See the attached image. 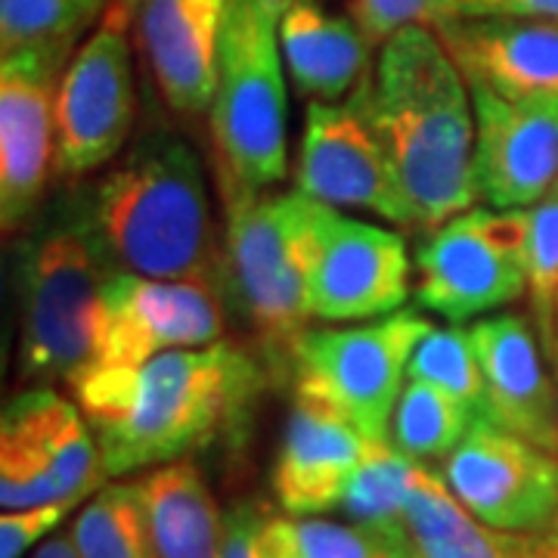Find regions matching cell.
<instances>
[{
  "label": "cell",
  "mask_w": 558,
  "mask_h": 558,
  "mask_svg": "<svg viewBox=\"0 0 558 558\" xmlns=\"http://www.w3.org/2000/svg\"><path fill=\"white\" fill-rule=\"evenodd\" d=\"M264 363L227 339L140 366H94L69 388L109 481L180 462L236 435L264 391Z\"/></svg>",
  "instance_id": "obj_1"
},
{
  "label": "cell",
  "mask_w": 558,
  "mask_h": 558,
  "mask_svg": "<svg viewBox=\"0 0 558 558\" xmlns=\"http://www.w3.org/2000/svg\"><path fill=\"white\" fill-rule=\"evenodd\" d=\"M369 112L413 233L478 205L472 87L435 28L413 25L381 44L369 72Z\"/></svg>",
  "instance_id": "obj_2"
},
{
  "label": "cell",
  "mask_w": 558,
  "mask_h": 558,
  "mask_svg": "<svg viewBox=\"0 0 558 558\" xmlns=\"http://www.w3.org/2000/svg\"><path fill=\"white\" fill-rule=\"evenodd\" d=\"M84 205L119 270L227 289L205 168L174 131L143 134Z\"/></svg>",
  "instance_id": "obj_3"
},
{
  "label": "cell",
  "mask_w": 558,
  "mask_h": 558,
  "mask_svg": "<svg viewBox=\"0 0 558 558\" xmlns=\"http://www.w3.org/2000/svg\"><path fill=\"white\" fill-rule=\"evenodd\" d=\"M116 270L87 205L57 208L22 242L16 270L22 381L72 385L97 363L102 292Z\"/></svg>",
  "instance_id": "obj_4"
},
{
  "label": "cell",
  "mask_w": 558,
  "mask_h": 558,
  "mask_svg": "<svg viewBox=\"0 0 558 558\" xmlns=\"http://www.w3.org/2000/svg\"><path fill=\"white\" fill-rule=\"evenodd\" d=\"M227 286L252 323L274 379L289 381L292 351L311 329L317 205L304 193L220 190Z\"/></svg>",
  "instance_id": "obj_5"
},
{
  "label": "cell",
  "mask_w": 558,
  "mask_h": 558,
  "mask_svg": "<svg viewBox=\"0 0 558 558\" xmlns=\"http://www.w3.org/2000/svg\"><path fill=\"white\" fill-rule=\"evenodd\" d=\"M286 0H230L208 109L220 190H270L289 174V97L279 16Z\"/></svg>",
  "instance_id": "obj_6"
},
{
  "label": "cell",
  "mask_w": 558,
  "mask_h": 558,
  "mask_svg": "<svg viewBox=\"0 0 558 558\" xmlns=\"http://www.w3.org/2000/svg\"><path fill=\"white\" fill-rule=\"evenodd\" d=\"M432 326L416 311L311 326L292 351V398L317 400L363 435L388 438L395 407L410 381L413 351Z\"/></svg>",
  "instance_id": "obj_7"
},
{
  "label": "cell",
  "mask_w": 558,
  "mask_h": 558,
  "mask_svg": "<svg viewBox=\"0 0 558 558\" xmlns=\"http://www.w3.org/2000/svg\"><path fill=\"white\" fill-rule=\"evenodd\" d=\"M524 208L475 205L418 233L413 252V299L444 323H475L515 304L524 277Z\"/></svg>",
  "instance_id": "obj_8"
},
{
  "label": "cell",
  "mask_w": 558,
  "mask_h": 558,
  "mask_svg": "<svg viewBox=\"0 0 558 558\" xmlns=\"http://www.w3.org/2000/svg\"><path fill=\"white\" fill-rule=\"evenodd\" d=\"M109 484L100 444L78 403L50 385L7 400L0 416V506L32 509L87 502Z\"/></svg>",
  "instance_id": "obj_9"
},
{
  "label": "cell",
  "mask_w": 558,
  "mask_h": 558,
  "mask_svg": "<svg viewBox=\"0 0 558 558\" xmlns=\"http://www.w3.org/2000/svg\"><path fill=\"white\" fill-rule=\"evenodd\" d=\"M134 0H116L65 65L57 102V178L78 180L124 153L137 121Z\"/></svg>",
  "instance_id": "obj_10"
},
{
  "label": "cell",
  "mask_w": 558,
  "mask_h": 558,
  "mask_svg": "<svg viewBox=\"0 0 558 558\" xmlns=\"http://www.w3.org/2000/svg\"><path fill=\"white\" fill-rule=\"evenodd\" d=\"M75 47L40 40L0 57V223L7 236L38 218L57 174V102Z\"/></svg>",
  "instance_id": "obj_11"
},
{
  "label": "cell",
  "mask_w": 558,
  "mask_h": 558,
  "mask_svg": "<svg viewBox=\"0 0 558 558\" xmlns=\"http://www.w3.org/2000/svg\"><path fill=\"white\" fill-rule=\"evenodd\" d=\"M295 190L307 199L369 211L398 230H413L395 168L369 112V75L339 102H307Z\"/></svg>",
  "instance_id": "obj_12"
},
{
  "label": "cell",
  "mask_w": 558,
  "mask_h": 558,
  "mask_svg": "<svg viewBox=\"0 0 558 558\" xmlns=\"http://www.w3.org/2000/svg\"><path fill=\"white\" fill-rule=\"evenodd\" d=\"M450 494L484 524L546 534L558 512V453L478 416L440 462Z\"/></svg>",
  "instance_id": "obj_13"
},
{
  "label": "cell",
  "mask_w": 558,
  "mask_h": 558,
  "mask_svg": "<svg viewBox=\"0 0 558 558\" xmlns=\"http://www.w3.org/2000/svg\"><path fill=\"white\" fill-rule=\"evenodd\" d=\"M413 295V258L400 230L317 205L311 314L319 323H369L403 311Z\"/></svg>",
  "instance_id": "obj_14"
},
{
  "label": "cell",
  "mask_w": 558,
  "mask_h": 558,
  "mask_svg": "<svg viewBox=\"0 0 558 558\" xmlns=\"http://www.w3.org/2000/svg\"><path fill=\"white\" fill-rule=\"evenodd\" d=\"M220 295L223 292L208 282L116 270L102 292L94 366H140L168 351L215 344L227 329Z\"/></svg>",
  "instance_id": "obj_15"
},
{
  "label": "cell",
  "mask_w": 558,
  "mask_h": 558,
  "mask_svg": "<svg viewBox=\"0 0 558 558\" xmlns=\"http://www.w3.org/2000/svg\"><path fill=\"white\" fill-rule=\"evenodd\" d=\"M478 124L481 202L531 208L558 183V100H506L469 81Z\"/></svg>",
  "instance_id": "obj_16"
},
{
  "label": "cell",
  "mask_w": 558,
  "mask_h": 558,
  "mask_svg": "<svg viewBox=\"0 0 558 558\" xmlns=\"http://www.w3.org/2000/svg\"><path fill=\"white\" fill-rule=\"evenodd\" d=\"M230 0H134V35L159 97L178 116L211 109Z\"/></svg>",
  "instance_id": "obj_17"
},
{
  "label": "cell",
  "mask_w": 558,
  "mask_h": 558,
  "mask_svg": "<svg viewBox=\"0 0 558 558\" xmlns=\"http://www.w3.org/2000/svg\"><path fill=\"white\" fill-rule=\"evenodd\" d=\"M469 329L484 376L481 416L556 453V379L531 317L506 311Z\"/></svg>",
  "instance_id": "obj_18"
},
{
  "label": "cell",
  "mask_w": 558,
  "mask_h": 558,
  "mask_svg": "<svg viewBox=\"0 0 558 558\" xmlns=\"http://www.w3.org/2000/svg\"><path fill=\"white\" fill-rule=\"evenodd\" d=\"M369 440L336 410L317 400L292 398L270 469V490L279 509L286 515H326L341 509Z\"/></svg>",
  "instance_id": "obj_19"
},
{
  "label": "cell",
  "mask_w": 558,
  "mask_h": 558,
  "mask_svg": "<svg viewBox=\"0 0 558 558\" xmlns=\"http://www.w3.org/2000/svg\"><path fill=\"white\" fill-rule=\"evenodd\" d=\"M438 35L469 81L506 100H558V22L450 20Z\"/></svg>",
  "instance_id": "obj_20"
},
{
  "label": "cell",
  "mask_w": 558,
  "mask_h": 558,
  "mask_svg": "<svg viewBox=\"0 0 558 558\" xmlns=\"http://www.w3.org/2000/svg\"><path fill=\"white\" fill-rule=\"evenodd\" d=\"M279 44L292 87L307 102H339L373 72L376 50L351 16L326 10L319 0H286Z\"/></svg>",
  "instance_id": "obj_21"
},
{
  "label": "cell",
  "mask_w": 558,
  "mask_h": 558,
  "mask_svg": "<svg viewBox=\"0 0 558 558\" xmlns=\"http://www.w3.org/2000/svg\"><path fill=\"white\" fill-rule=\"evenodd\" d=\"M403 527L416 558H558L546 534H512L475 519L432 465L418 469Z\"/></svg>",
  "instance_id": "obj_22"
},
{
  "label": "cell",
  "mask_w": 558,
  "mask_h": 558,
  "mask_svg": "<svg viewBox=\"0 0 558 558\" xmlns=\"http://www.w3.org/2000/svg\"><path fill=\"white\" fill-rule=\"evenodd\" d=\"M159 558H220L223 515L193 459L149 469L134 481Z\"/></svg>",
  "instance_id": "obj_23"
},
{
  "label": "cell",
  "mask_w": 558,
  "mask_h": 558,
  "mask_svg": "<svg viewBox=\"0 0 558 558\" xmlns=\"http://www.w3.org/2000/svg\"><path fill=\"white\" fill-rule=\"evenodd\" d=\"M260 558H416L407 531L323 515H264Z\"/></svg>",
  "instance_id": "obj_24"
},
{
  "label": "cell",
  "mask_w": 558,
  "mask_h": 558,
  "mask_svg": "<svg viewBox=\"0 0 558 558\" xmlns=\"http://www.w3.org/2000/svg\"><path fill=\"white\" fill-rule=\"evenodd\" d=\"M475 418L478 413L462 400L450 398L428 381L410 379L395 407L388 440L413 462H444L469 435Z\"/></svg>",
  "instance_id": "obj_25"
},
{
  "label": "cell",
  "mask_w": 558,
  "mask_h": 558,
  "mask_svg": "<svg viewBox=\"0 0 558 558\" xmlns=\"http://www.w3.org/2000/svg\"><path fill=\"white\" fill-rule=\"evenodd\" d=\"M422 462L403 457L388 438H373L341 499V515L381 531H407L403 512L416 487Z\"/></svg>",
  "instance_id": "obj_26"
},
{
  "label": "cell",
  "mask_w": 558,
  "mask_h": 558,
  "mask_svg": "<svg viewBox=\"0 0 558 558\" xmlns=\"http://www.w3.org/2000/svg\"><path fill=\"white\" fill-rule=\"evenodd\" d=\"M69 537L81 558H159L134 481L102 484L75 515Z\"/></svg>",
  "instance_id": "obj_27"
},
{
  "label": "cell",
  "mask_w": 558,
  "mask_h": 558,
  "mask_svg": "<svg viewBox=\"0 0 558 558\" xmlns=\"http://www.w3.org/2000/svg\"><path fill=\"white\" fill-rule=\"evenodd\" d=\"M527 215L524 236V277H527V317L537 329L546 357H553L558 339V186L549 190Z\"/></svg>",
  "instance_id": "obj_28"
},
{
  "label": "cell",
  "mask_w": 558,
  "mask_h": 558,
  "mask_svg": "<svg viewBox=\"0 0 558 558\" xmlns=\"http://www.w3.org/2000/svg\"><path fill=\"white\" fill-rule=\"evenodd\" d=\"M410 379L428 381L450 398L462 400L469 410L484 413V376L472 341V329L462 323L432 326L413 351Z\"/></svg>",
  "instance_id": "obj_29"
},
{
  "label": "cell",
  "mask_w": 558,
  "mask_h": 558,
  "mask_svg": "<svg viewBox=\"0 0 558 558\" xmlns=\"http://www.w3.org/2000/svg\"><path fill=\"white\" fill-rule=\"evenodd\" d=\"M116 0H0V47L78 38L106 16Z\"/></svg>",
  "instance_id": "obj_30"
},
{
  "label": "cell",
  "mask_w": 558,
  "mask_h": 558,
  "mask_svg": "<svg viewBox=\"0 0 558 558\" xmlns=\"http://www.w3.org/2000/svg\"><path fill=\"white\" fill-rule=\"evenodd\" d=\"M348 16L379 50L385 40L413 25L438 32L444 22L453 20V0H348Z\"/></svg>",
  "instance_id": "obj_31"
},
{
  "label": "cell",
  "mask_w": 558,
  "mask_h": 558,
  "mask_svg": "<svg viewBox=\"0 0 558 558\" xmlns=\"http://www.w3.org/2000/svg\"><path fill=\"white\" fill-rule=\"evenodd\" d=\"M84 502H50L32 509H3L0 515V558H25L60 527Z\"/></svg>",
  "instance_id": "obj_32"
},
{
  "label": "cell",
  "mask_w": 558,
  "mask_h": 558,
  "mask_svg": "<svg viewBox=\"0 0 558 558\" xmlns=\"http://www.w3.org/2000/svg\"><path fill=\"white\" fill-rule=\"evenodd\" d=\"M543 20L558 22V0H453V20Z\"/></svg>",
  "instance_id": "obj_33"
},
{
  "label": "cell",
  "mask_w": 558,
  "mask_h": 558,
  "mask_svg": "<svg viewBox=\"0 0 558 558\" xmlns=\"http://www.w3.org/2000/svg\"><path fill=\"white\" fill-rule=\"evenodd\" d=\"M264 512L255 502H236L223 515V553L220 558H260L258 534Z\"/></svg>",
  "instance_id": "obj_34"
},
{
  "label": "cell",
  "mask_w": 558,
  "mask_h": 558,
  "mask_svg": "<svg viewBox=\"0 0 558 558\" xmlns=\"http://www.w3.org/2000/svg\"><path fill=\"white\" fill-rule=\"evenodd\" d=\"M32 558H81V556L69 534H57V537L44 539L38 549L32 553Z\"/></svg>",
  "instance_id": "obj_35"
},
{
  "label": "cell",
  "mask_w": 558,
  "mask_h": 558,
  "mask_svg": "<svg viewBox=\"0 0 558 558\" xmlns=\"http://www.w3.org/2000/svg\"><path fill=\"white\" fill-rule=\"evenodd\" d=\"M549 363H553V379H556V395H558V339H556V351H553ZM556 453H558V407H556Z\"/></svg>",
  "instance_id": "obj_36"
},
{
  "label": "cell",
  "mask_w": 558,
  "mask_h": 558,
  "mask_svg": "<svg viewBox=\"0 0 558 558\" xmlns=\"http://www.w3.org/2000/svg\"><path fill=\"white\" fill-rule=\"evenodd\" d=\"M546 537H549V543L558 549V512L556 519H553V524H549V531H546Z\"/></svg>",
  "instance_id": "obj_37"
},
{
  "label": "cell",
  "mask_w": 558,
  "mask_h": 558,
  "mask_svg": "<svg viewBox=\"0 0 558 558\" xmlns=\"http://www.w3.org/2000/svg\"><path fill=\"white\" fill-rule=\"evenodd\" d=\"M556 186H558V183H556Z\"/></svg>",
  "instance_id": "obj_38"
}]
</instances>
